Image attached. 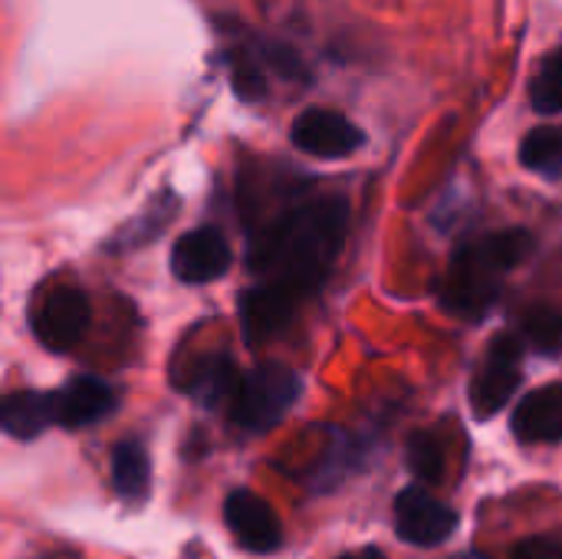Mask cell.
<instances>
[{
	"label": "cell",
	"instance_id": "6da1fadb",
	"mask_svg": "<svg viewBox=\"0 0 562 559\" xmlns=\"http://www.w3.org/2000/svg\"><path fill=\"white\" fill-rule=\"evenodd\" d=\"M349 208L342 198H319L290 214L277 217L263 227L260 241L254 244L250 264L267 283H280L300 297L319 290L326 273L333 270L342 237H346Z\"/></svg>",
	"mask_w": 562,
	"mask_h": 559
},
{
	"label": "cell",
	"instance_id": "7a4b0ae2",
	"mask_svg": "<svg viewBox=\"0 0 562 559\" xmlns=\"http://www.w3.org/2000/svg\"><path fill=\"white\" fill-rule=\"evenodd\" d=\"M530 250L533 237L520 227L468 241L438 287L441 306L461 320H481L501 297V273L517 267Z\"/></svg>",
	"mask_w": 562,
	"mask_h": 559
},
{
	"label": "cell",
	"instance_id": "3957f363",
	"mask_svg": "<svg viewBox=\"0 0 562 559\" xmlns=\"http://www.w3.org/2000/svg\"><path fill=\"white\" fill-rule=\"evenodd\" d=\"M300 392L303 379L290 366L263 362L240 379L234 395V422L247 432H270L286 418Z\"/></svg>",
	"mask_w": 562,
	"mask_h": 559
},
{
	"label": "cell",
	"instance_id": "277c9868",
	"mask_svg": "<svg viewBox=\"0 0 562 559\" xmlns=\"http://www.w3.org/2000/svg\"><path fill=\"white\" fill-rule=\"evenodd\" d=\"M520 362H524V339L507 333L487 346L474 379H471V412L474 418H494L520 389Z\"/></svg>",
	"mask_w": 562,
	"mask_h": 559
},
{
	"label": "cell",
	"instance_id": "5b68a950",
	"mask_svg": "<svg viewBox=\"0 0 562 559\" xmlns=\"http://www.w3.org/2000/svg\"><path fill=\"white\" fill-rule=\"evenodd\" d=\"M89 320H92L89 297L76 287H56L33 310V333L46 349L66 353L89 333Z\"/></svg>",
	"mask_w": 562,
	"mask_h": 559
},
{
	"label": "cell",
	"instance_id": "8992f818",
	"mask_svg": "<svg viewBox=\"0 0 562 559\" xmlns=\"http://www.w3.org/2000/svg\"><path fill=\"white\" fill-rule=\"evenodd\" d=\"M290 142L313 158H346L362 148L366 135L336 109H306L293 119Z\"/></svg>",
	"mask_w": 562,
	"mask_h": 559
},
{
	"label": "cell",
	"instance_id": "52a82bcc",
	"mask_svg": "<svg viewBox=\"0 0 562 559\" xmlns=\"http://www.w3.org/2000/svg\"><path fill=\"white\" fill-rule=\"evenodd\" d=\"M395 530L412 547H441L458 530V514L425 488H405L395 497Z\"/></svg>",
	"mask_w": 562,
	"mask_h": 559
},
{
	"label": "cell",
	"instance_id": "ba28073f",
	"mask_svg": "<svg viewBox=\"0 0 562 559\" xmlns=\"http://www.w3.org/2000/svg\"><path fill=\"white\" fill-rule=\"evenodd\" d=\"M224 521L231 537L247 550V554H273L283 544V527L273 507L257 497L254 491H231L224 501Z\"/></svg>",
	"mask_w": 562,
	"mask_h": 559
},
{
	"label": "cell",
	"instance_id": "9c48e42d",
	"mask_svg": "<svg viewBox=\"0 0 562 559\" xmlns=\"http://www.w3.org/2000/svg\"><path fill=\"white\" fill-rule=\"evenodd\" d=\"M234 264L231 244L224 241L221 231L214 227H198L188 231L175 247H171V273L181 283H211L221 280Z\"/></svg>",
	"mask_w": 562,
	"mask_h": 559
},
{
	"label": "cell",
	"instance_id": "30bf717a",
	"mask_svg": "<svg viewBox=\"0 0 562 559\" xmlns=\"http://www.w3.org/2000/svg\"><path fill=\"white\" fill-rule=\"evenodd\" d=\"M300 293L280 287V283H263L244 293L240 300V326H244V339L250 346H260L267 339H277L296 316L300 306Z\"/></svg>",
	"mask_w": 562,
	"mask_h": 559
},
{
	"label": "cell",
	"instance_id": "8fae6325",
	"mask_svg": "<svg viewBox=\"0 0 562 559\" xmlns=\"http://www.w3.org/2000/svg\"><path fill=\"white\" fill-rule=\"evenodd\" d=\"M53 405H56V425L89 428V425H95L115 412V392L102 379L79 376V379H69L63 389L53 392Z\"/></svg>",
	"mask_w": 562,
	"mask_h": 559
},
{
	"label": "cell",
	"instance_id": "7c38bea8",
	"mask_svg": "<svg viewBox=\"0 0 562 559\" xmlns=\"http://www.w3.org/2000/svg\"><path fill=\"white\" fill-rule=\"evenodd\" d=\"M510 428L524 445H557V441H562V385L533 389L517 405Z\"/></svg>",
	"mask_w": 562,
	"mask_h": 559
},
{
	"label": "cell",
	"instance_id": "4fadbf2b",
	"mask_svg": "<svg viewBox=\"0 0 562 559\" xmlns=\"http://www.w3.org/2000/svg\"><path fill=\"white\" fill-rule=\"evenodd\" d=\"M237 385H240V376L227 353L204 356L201 362H194L188 369V379L181 382V389L191 399H198L201 405H221L224 399H234Z\"/></svg>",
	"mask_w": 562,
	"mask_h": 559
},
{
	"label": "cell",
	"instance_id": "5bb4252c",
	"mask_svg": "<svg viewBox=\"0 0 562 559\" xmlns=\"http://www.w3.org/2000/svg\"><path fill=\"white\" fill-rule=\"evenodd\" d=\"M0 422H3V432L10 438H20V441L43 435L46 428L56 425L53 392H13L3 402Z\"/></svg>",
	"mask_w": 562,
	"mask_h": 559
},
{
	"label": "cell",
	"instance_id": "9a60e30c",
	"mask_svg": "<svg viewBox=\"0 0 562 559\" xmlns=\"http://www.w3.org/2000/svg\"><path fill=\"white\" fill-rule=\"evenodd\" d=\"M112 488L125 501H145L151 488V461L138 441H119L112 451Z\"/></svg>",
	"mask_w": 562,
	"mask_h": 559
},
{
	"label": "cell",
	"instance_id": "2e32d148",
	"mask_svg": "<svg viewBox=\"0 0 562 559\" xmlns=\"http://www.w3.org/2000/svg\"><path fill=\"white\" fill-rule=\"evenodd\" d=\"M520 161L543 178L562 181V125L533 128L520 145Z\"/></svg>",
	"mask_w": 562,
	"mask_h": 559
},
{
	"label": "cell",
	"instance_id": "e0dca14e",
	"mask_svg": "<svg viewBox=\"0 0 562 559\" xmlns=\"http://www.w3.org/2000/svg\"><path fill=\"white\" fill-rule=\"evenodd\" d=\"M520 339L540 353H560L562 346V313L553 306H530L520 316Z\"/></svg>",
	"mask_w": 562,
	"mask_h": 559
},
{
	"label": "cell",
	"instance_id": "ac0fdd59",
	"mask_svg": "<svg viewBox=\"0 0 562 559\" xmlns=\"http://www.w3.org/2000/svg\"><path fill=\"white\" fill-rule=\"evenodd\" d=\"M530 105L540 115L562 112V46L553 49L530 79Z\"/></svg>",
	"mask_w": 562,
	"mask_h": 559
},
{
	"label": "cell",
	"instance_id": "d6986e66",
	"mask_svg": "<svg viewBox=\"0 0 562 559\" xmlns=\"http://www.w3.org/2000/svg\"><path fill=\"white\" fill-rule=\"evenodd\" d=\"M408 468L422 484H438L445 478V445L431 432H415L408 438Z\"/></svg>",
	"mask_w": 562,
	"mask_h": 559
},
{
	"label": "cell",
	"instance_id": "ffe728a7",
	"mask_svg": "<svg viewBox=\"0 0 562 559\" xmlns=\"http://www.w3.org/2000/svg\"><path fill=\"white\" fill-rule=\"evenodd\" d=\"M231 82H234L237 96H244V99H260V96L267 92L263 72H260L257 63H250V59H237V63H234Z\"/></svg>",
	"mask_w": 562,
	"mask_h": 559
},
{
	"label": "cell",
	"instance_id": "44dd1931",
	"mask_svg": "<svg viewBox=\"0 0 562 559\" xmlns=\"http://www.w3.org/2000/svg\"><path fill=\"white\" fill-rule=\"evenodd\" d=\"M510 559H562V540H557V537H527L514 547Z\"/></svg>",
	"mask_w": 562,
	"mask_h": 559
},
{
	"label": "cell",
	"instance_id": "7402d4cb",
	"mask_svg": "<svg viewBox=\"0 0 562 559\" xmlns=\"http://www.w3.org/2000/svg\"><path fill=\"white\" fill-rule=\"evenodd\" d=\"M339 559H385L379 550H356V554H346V557Z\"/></svg>",
	"mask_w": 562,
	"mask_h": 559
},
{
	"label": "cell",
	"instance_id": "603a6c76",
	"mask_svg": "<svg viewBox=\"0 0 562 559\" xmlns=\"http://www.w3.org/2000/svg\"><path fill=\"white\" fill-rule=\"evenodd\" d=\"M448 559H491L487 554H481V550H464V554H454V557Z\"/></svg>",
	"mask_w": 562,
	"mask_h": 559
}]
</instances>
